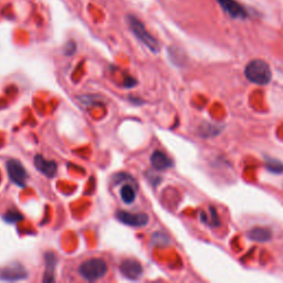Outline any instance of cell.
Wrapping results in <instances>:
<instances>
[{"label":"cell","mask_w":283,"mask_h":283,"mask_svg":"<svg viewBox=\"0 0 283 283\" xmlns=\"http://www.w3.org/2000/svg\"><path fill=\"white\" fill-rule=\"evenodd\" d=\"M245 77L258 85H266L272 79L270 66L264 60H252L245 69Z\"/></svg>","instance_id":"1"},{"label":"cell","mask_w":283,"mask_h":283,"mask_svg":"<svg viewBox=\"0 0 283 283\" xmlns=\"http://www.w3.org/2000/svg\"><path fill=\"white\" fill-rule=\"evenodd\" d=\"M108 271L106 262L101 258H92L82 262L79 267V274L86 281H98Z\"/></svg>","instance_id":"2"},{"label":"cell","mask_w":283,"mask_h":283,"mask_svg":"<svg viewBox=\"0 0 283 283\" xmlns=\"http://www.w3.org/2000/svg\"><path fill=\"white\" fill-rule=\"evenodd\" d=\"M126 21L130 31L134 33V36L139 39L145 47H147L153 53L160 52V43H158V41L146 30V28H145L140 19L129 15L126 17Z\"/></svg>","instance_id":"3"},{"label":"cell","mask_w":283,"mask_h":283,"mask_svg":"<svg viewBox=\"0 0 283 283\" xmlns=\"http://www.w3.org/2000/svg\"><path fill=\"white\" fill-rule=\"evenodd\" d=\"M116 218L122 224L130 226V227H145L148 225L149 217L147 213L139 212V213H132L128 211H117Z\"/></svg>","instance_id":"4"},{"label":"cell","mask_w":283,"mask_h":283,"mask_svg":"<svg viewBox=\"0 0 283 283\" xmlns=\"http://www.w3.org/2000/svg\"><path fill=\"white\" fill-rule=\"evenodd\" d=\"M7 170H8L9 177L13 184H16L19 187H25L28 174H27L21 163L16 160L8 161L7 162Z\"/></svg>","instance_id":"5"},{"label":"cell","mask_w":283,"mask_h":283,"mask_svg":"<svg viewBox=\"0 0 283 283\" xmlns=\"http://www.w3.org/2000/svg\"><path fill=\"white\" fill-rule=\"evenodd\" d=\"M28 278V272L20 264H12L0 269L2 281H19Z\"/></svg>","instance_id":"6"},{"label":"cell","mask_w":283,"mask_h":283,"mask_svg":"<svg viewBox=\"0 0 283 283\" xmlns=\"http://www.w3.org/2000/svg\"><path fill=\"white\" fill-rule=\"evenodd\" d=\"M120 271L124 277L129 280H137L142 277L143 268L139 261L134 259L123 260L120 265Z\"/></svg>","instance_id":"7"},{"label":"cell","mask_w":283,"mask_h":283,"mask_svg":"<svg viewBox=\"0 0 283 283\" xmlns=\"http://www.w3.org/2000/svg\"><path fill=\"white\" fill-rule=\"evenodd\" d=\"M219 6L234 19H245L248 17L247 10L244 6H241L236 0H217Z\"/></svg>","instance_id":"8"},{"label":"cell","mask_w":283,"mask_h":283,"mask_svg":"<svg viewBox=\"0 0 283 283\" xmlns=\"http://www.w3.org/2000/svg\"><path fill=\"white\" fill-rule=\"evenodd\" d=\"M34 165H36V168L47 177L52 178L57 174V163L53 161H47L45 160L43 156L37 155L34 157Z\"/></svg>","instance_id":"9"},{"label":"cell","mask_w":283,"mask_h":283,"mask_svg":"<svg viewBox=\"0 0 283 283\" xmlns=\"http://www.w3.org/2000/svg\"><path fill=\"white\" fill-rule=\"evenodd\" d=\"M150 164L156 170H165L172 167V161L161 150H155L150 156Z\"/></svg>","instance_id":"10"},{"label":"cell","mask_w":283,"mask_h":283,"mask_svg":"<svg viewBox=\"0 0 283 283\" xmlns=\"http://www.w3.org/2000/svg\"><path fill=\"white\" fill-rule=\"evenodd\" d=\"M46 272L43 277V282H53L54 280V271L57 268V255L52 252L46 253Z\"/></svg>","instance_id":"11"},{"label":"cell","mask_w":283,"mask_h":283,"mask_svg":"<svg viewBox=\"0 0 283 283\" xmlns=\"http://www.w3.org/2000/svg\"><path fill=\"white\" fill-rule=\"evenodd\" d=\"M248 237L257 243H267L272 238V232L266 228H253L248 232Z\"/></svg>","instance_id":"12"},{"label":"cell","mask_w":283,"mask_h":283,"mask_svg":"<svg viewBox=\"0 0 283 283\" xmlns=\"http://www.w3.org/2000/svg\"><path fill=\"white\" fill-rule=\"evenodd\" d=\"M121 198L125 204L129 205L135 202L136 191L130 185H124L121 188Z\"/></svg>","instance_id":"13"},{"label":"cell","mask_w":283,"mask_h":283,"mask_svg":"<svg viewBox=\"0 0 283 283\" xmlns=\"http://www.w3.org/2000/svg\"><path fill=\"white\" fill-rule=\"evenodd\" d=\"M267 168L272 171V172H275V174H280V172L283 171V164L275 160V158H267Z\"/></svg>","instance_id":"14"},{"label":"cell","mask_w":283,"mask_h":283,"mask_svg":"<svg viewBox=\"0 0 283 283\" xmlns=\"http://www.w3.org/2000/svg\"><path fill=\"white\" fill-rule=\"evenodd\" d=\"M4 219L7 223H17V222H20L21 219H24V217L20 215L18 211H8L4 216Z\"/></svg>","instance_id":"15"},{"label":"cell","mask_w":283,"mask_h":283,"mask_svg":"<svg viewBox=\"0 0 283 283\" xmlns=\"http://www.w3.org/2000/svg\"><path fill=\"white\" fill-rule=\"evenodd\" d=\"M153 243L155 245H162V246L166 245L168 243V237L165 236L164 233H161V232L155 233L153 236Z\"/></svg>","instance_id":"16"},{"label":"cell","mask_w":283,"mask_h":283,"mask_svg":"<svg viewBox=\"0 0 283 283\" xmlns=\"http://www.w3.org/2000/svg\"><path fill=\"white\" fill-rule=\"evenodd\" d=\"M77 50V45H75L73 41H70V42H68L66 46V54L68 56H72V54Z\"/></svg>","instance_id":"17"}]
</instances>
